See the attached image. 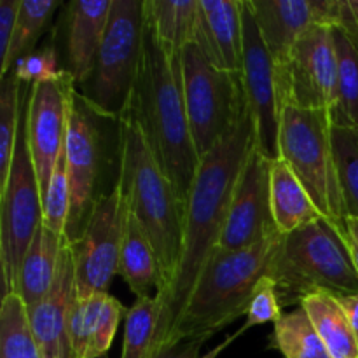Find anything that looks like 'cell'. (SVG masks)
<instances>
[{
  "label": "cell",
  "mask_w": 358,
  "mask_h": 358,
  "mask_svg": "<svg viewBox=\"0 0 358 358\" xmlns=\"http://www.w3.org/2000/svg\"><path fill=\"white\" fill-rule=\"evenodd\" d=\"M255 143V124L248 112L238 128L199 163L185 203L180 261L170 287L156 297L159 320L152 357L164 350L196 283L219 252L234 187Z\"/></svg>",
  "instance_id": "cell-1"
},
{
  "label": "cell",
  "mask_w": 358,
  "mask_h": 358,
  "mask_svg": "<svg viewBox=\"0 0 358 358\" xmlns=\"http://www.w3.org/2000/svg\"><path fill=\"white\" fill-rule=\"evenodd\" d=\"M126 107L135 112L154 157L187 203L201 159L185 108L182 55L166 51L147 21L138 76Z\"/></svg>",
  "instance_id": "cell-2"
},
{
  "label": "cell",
  "mask_w": 358,
  "mask_h": 358,
  "mask_svg": "<svg viewBox=\"0 0 358 358\" xmlns=\"http://www.w3.org/2000/svg\"><path fill=\"white\" fill-rule=\"evenodd\" d=\"M119 122V178L129 213L156 252L161 271L157 297L170 287L180 261L185 203L154 157L135 112L124 108Z\"/></svg>",
  "instance_id": "cell-3"
},
{
  "label": "cell",
  "mask_w": 358,
  "mask_h": 358,
  "mask_svg": "<svg viewBox=\"0 0 358 358\" xmlns=\"http://www.w3.org/2000/svg\"><path fill=\"white\" fill-rule=\"evenodd\" d=\"M283 234H275L254 247L217 252L196 283L166 346L187 339H208L220 329L247 315L252 296L280 247Z\"/></svg>",
  "instance_id": "cell-4"
},
{
  "label": "cell",
  "mask_w": 358,
  "mask_h": 358,
  "mask_svg": "<svg viewBox=\"0 0 358 358\" xmlns=\"http://www.w3.org/2000/svg\"><path fill=\"white\" fill-rule=\"evenodd\" d=\"M283 303H299L313 292L358 296V275L346 240L327 220L283 234L268 273Z\"/></svg>",
  "instance_id": "cell-5"
},
{
  "label": "cell",
  "mask_w": 358,
  "mask_h": 358,
  "mask_svg": "<svg viewBox=\"0 0 358 358\" xmlns=\"http://www.w3.org/2000/svg\"><path fill=\"white\" fill-rule=\"evenodd\" d=\"M278 159L285 161L315 206L346 240V208L332 147V117L325 110L283 107Z\"/></svg>",
  "instance_id": "cell-6"
},
{
  "label": "cell",
  "mask_w": 358,
  "mask_h": 358,
  "mask_svg": "<svg viewBox=\"0 0 358 358\" xmlns=\"http://www.w3.org/2000/svg\"><path fill=\"white\" fill-rule=\"evenodd\" d=\"M189 124L199 159L212 152L248 114L241 72L217 69L196 44L182 51Z\"/></svg>",
  "instance_id": "cell-7"
},
{
  "label": "cell",
  "mask_w": 358,
  "mask_h": 358,
  "mask_svg": "<svg viewBox=\"0 0 358 358\" xmlns=\"http://www.w3.org/2000/svg\"><path fill=\"white\" fill-rule=\"evenodd\" d=\"M143 2L112 0L107 28L91 77V103L107 119H119L138 76L143 45Z\"/></svg>",
  "instance_id": "cell-8"
},
{
  "label": "cell",
  "mask_w": 358,
  "mask_h": 358,
  "mask_svg": "<svg viewBox=\"0 0 358 358\" xmlns=\"http://www.w3.org/2000/svg\"><path fill=\"white\" fill-rule=\"evenodd\" d=\"M42 219L44 201L21 119L9 178L0 191V266L6 294L14 290L21 261Z\"/></svg>",
  "instance_id": "cell-9"
},
{
  "label": "cell",
  "mask_w": 358,
  "mask_h": 358,
  "mask_svg": "<svg viewBox=\"0 0 358 358\" xmlns=\"http://www.w3.org/2000/svg\"><path fill=\"white\" fill-rule=\"evenodd\" d=\"M100 114L86 94L73 90L70 96L69 124L65 138V161L70 185V213L66 240L76 241L83 234L94 205L100 199L98 180L103 163V135Z\"/></svg>",
  "instance_id": "cell-10"
},
{
  "label": "cell",
  "mask_w": 358,
  "mask_h": 358,
  "mask_svg": "<svg viewBox=\"0 0 358 358\" xmlns=\"http://www.w3.org/2000/svg\"><path fill=\"white\" fill-rule=\"evenodd\" d=\"M129 208L119 182L101 194L91 212L79 240L69 241L76 269V297L107 292L112 278L119 275L122 240Z\"/></svg>",
  "instance_id": "cell-11"
},
{
  "label": "cell",
  "mask_w": 358,
  "mask_h": 358,
  "mask_svg": "<svg viewBox=\"0 0 358 358\" xmlns=\"http://www.w3.org/2000/svg\"><path fill=\"white\" fill-rule=\"evenodd\" d=\"M283 107L334 112L338 107V56L332 27H315L276 65Z\"/></svg>",
  "instance_id": "cell-12"
},
{
  "label": "cell",
  "mask_w": 358,
  "mask_h": 358,
  "mask_svg": "<svg viewBox=\"0 0 358 358\" xmlns=\"http://www.w3.org/2000/svg\"><path fill=\"white\" fill-rule=\"evenodd\" d=\"M73 90L76 80L72 73L69 70H62L52 79L31 84L28 94L23 128L41 187L42 201L56 161L65 149L70 96Z\"/></svg>",
  "instance_id": "cell-13"
},
{
  "label": "cell",
  "mask_w": 358,
  "mask_h": 358,
  "mask_svg": "<svg viewBox=\"0 0 358 358\" xmlns=\"http://www.w3.org/2000/svg\"><path fill=\"white\" fill-rule=\"evenodd\" d=\"M243 77L248 112L255 124L257 147L268 159H278V133L283 105L276 63L261 37L248 0H243Z\"/></svg>",
  "instance_id": "cell-14"
},
{
  "label": "cell",
  "mask_w": 358,
  "mask_h": 358,
  "mask_svg": "<svg viewBox=\"0 0 358 358\" xmlns=\"http://www.w3.org/2000/svg\"><path fill=\"white\" fill-rule=\"evenodd\" d=\"M271 164L255 143L234 187L219 252L243 250L280 234L271 212Z\"/></svg>",
  "instance_id": "cell-15"
},
{
  "label": "cell",
  "mask_w": 358,
  "mask_h": 358,
  "mask_svg": "<svg viewBox=\"0 0 358 358\" xmlns=\"http://www.w3.org/2000/svg\"><path fill=\"white\" fill-rule=\"evenodd\" d=\"M248 6L276 65L311 28L339 23V0H248Z\"/></svg>",
  "instance_id": "cell-16"
},
{
  "label": "cell",
  "mask_w": 358,
  "mask_h": 358,
  "mask_svg": "<svg viewBox=\"0 0 358 358\" xmlns=\"http://www.w3.org/2000/svg\"><path fill=\"white\" fill-rule=\"evenodd\" d=\"M76 301V269L66 240L58 273L49 292L35 306L27 308L31 332L42 358H76L69 339V322Z\"/></svg>",
  "instance_id": "cell-17"
},
{
  "label": "cell",
  "mask_w": 358,
  "mask_h": 358,
  "mask_svg": "<svg viewBox=\"0 0 358 358\" xmlns=\"http://www.w3.org/2000/svg\"><path fill=\"white\" fill-rule=\"evenodd\" d=\"M194 44L217 69H243V0H199Z\"/></svg>",
  "instance_id": "cell-18"
},
{
  "label": "cell",
  "mask_w": 358,
  "mask_h": 358,
  "mask_svg": "<svg viewBox=\"0 0 358 358\" xmlns=\"http://www.w3.org/2000/svg\"><path fill=\"white\" fill-rule=\"evenodd\" d=\"M124 308L108 292L73 301L69 322V339L76 358L107 355L117 332Z\"/></svg>",
  "instance_id": "cell-19"
},
{
  "label": "cell",
  "mask_w": 358,
  "mask_h": 358,
  "mask_svg": "<svg viewBox=\"0 0 358 358\" xmlns=\"http://www.w3.org/2000/svg\"><path fill=\"white\" fill-rule=\"evenodd\" d=\"M110 7L112 0H76L70 3L66 58L76 84H86L93 77Z\"/></svg>",
  "instance_id": "cell-20"
},
{
  "label": "cell",
  "mask_w": 358,
  "mask_h": 358,
  "mask_svg": "<svg viewBox=\"0 0 358 358\" xmlns=\"http://www.w3.org/2000/svg\"><path fill=\"white\" fill-rule=\"evenodd\" d=\"M65 243L66 236L55 233L41 224L21 261L16 285L13 290L21 297L27 308L35 306L51 289Z\"/></svg>",
  "instance_id": "cell-21"
},
{
  "label": "cell",
  "mask_w": 358,
  "mask_h": 358,
  "mask_svg": "<svg viewBox=\"0 0 358 358\" xmlns=\"http://www.w3.org/2000/svg\"><path fill=\"white\" fill-rule=\"evenodd\" d=\"M313 322L331 358H358V339L341 299L331 292H313L299 301Z\"/></svg>",
  "instance_id": "cell-22"
},
{
  "label": "cell",
  "mask_w": 358,
  "mask_h": 358,
  "mask_svg": "<svg viewBox=\"0 0 358 358\" xmlns=\"http://www.w3.org/2000/svg\"><path fill=\"white\" fill-rule=\"evenodd\" d=\"M269 182H271V212L280 234H290L324 219L315 206L313 199L285 161H273Z\"/></svg>",
  "instance_id": "cell-23"
},
{
  "label": "cell",
  "mask_w": 358,
  "mask_h": 358,
  "mask_svg": "<svg viewBox=\"0 0 358 358\" xmlns=\"http://www.w3.org/2000/svg\"><path fill=\"white\" fill-rule=\"evenodd\" d=\"M199 0H145L143 16L166 51L182 55L194 44L199 28Z\"/></svg>",
  "instance_id": "cell-24"
},
{
  "label": "cell",
  "mask_w": 358,
  "mask_h": 358,
  "mask_svg": "<svg viewBox=\"0 0 358 358\" xmlns=\"http://www.w3.org/2000/svg\"><path fill=\"white\" fill-rule=\"evenodd\" d=\"M119 275L124 278L136 299L152 297L150 294L152 290L157 296L161 289V271L156 252L143 227L131 213L128 217L124 240H122Z\"/></svg>",
  "instance_id": "cell-25"
},
{
  "label": "cell",
  "mask_w": 358,
  "mask_h": 358,
  "mask_svg": "<svg viewBox=\"0 0 358 358\" xmlns=\"http://www.w3.org/2000/svg\"><path fill=\"white\" fill-rule=\"evenodd\" d=\"M336 56H338V107L332 112V126L358 128V41L332 27Z\"/></svg>",
  "instance_id": "cell-26"
},
{
  "label": "cell",
  "mask_w": 358,
  "mask_h": 358,
  "mask_svg": "<svg viewBox=\"0 0 358 358\" xmlns=\"http://www.w3.org/2000/svg\"><path fill=\"white\" fill-rule=\"evenodd\" d=\"M58 0H21L9 52L0 62V77H7L17 62L35 51V44L48 28Z\"/></svg>",
  "instance_id": "cell-27"
},
{
  "label": "cell",
  "mask_w": 358,
  "mask_h": 358,
  "mask_svg": "<svg viewBox=\"0 0 358 358\" xmlns=\"http://www.w3.org/2000/svg\"><path fill=\"white\" fill-rule=\"evenodd\" d=\"M273 345L285 358H331L313 322L301 306L275 322Z\"/></svg>",
  "instance_id": "cell-28"
},
{
  "label": "cell",
  "mask_w": 358,
  "mask_h": 358,
  "mask_svg": "<svg viewBox=\"0 0 358 358\" xmlns=\"http://www.w3.org/2000/svg\"><path fill=\"white\" fill-rule=\"evenodd\" d=\"M0 358H42L28 311L17 294H3L0 306Z\"/></svg>",
  "instance_id": "cell-29"
},
{
  "label": "cell",
  "mask_w": 358,
  "mask_h": 358,
  "mask_svg": "<svg viewBox=\"0 0 358 358\" xmlns=\"http://www.w3.org/2000/svg\"><path fill=\"white\" fill-rule=\"evenodd\" d=\"M159 306L156 296L140 297L126 313L121 358H152Z\"/></svg>",
  "instance_id": "cell-30"
},
{
  "label": "cell",
  "mask_w": 358,
  "mask_h": 358,
  "mask_svg": "<svg viewBox=\"0 0 358 358\" xmlns=\"http://www.w3.org/2000/svg\"><path fill=\"white\" fill-rule=\"evenodd\" d=\"M20 86L21 80L10 72L3 77L0 87V191L9 178L14 147L21 128Z\"/></svg>",
  "instance_id": "cell-31"
},
{
  "label": "cell",
  "mask_w": 358,
  "mask_h": 358,
  "mask_svg": "<svg viewBox=\"0 0 358 358\" xmlns=\"http://www.w3.org/2000/svg\"><path fill=\"white\" fill-rule=\"evenodd\" d=\"M332 147L346 215L358 219V128L332 126Z\"/></svg>",
  "instance_id": "cell-32"
},
{
  "label": "cell",
  "mask_w": 358,
  "mask_h": 358,
  "mask_svg": "<svg viewBox=\"0 0 358 358\" xmlns=\"http://www.w3.org/2000/svg\"><path fill=\"white\" fill-rule=\"evenodd\" d=\"M70 213V185L69 173H66L65 149L62 156L56 161L55 170H52L51 180H49L48 191L44 196V224L48 229L55 233L66 234V222H69Z\"/></svg>",
  "instance_id": "cell-33"
},
{
  "label": "cell",
  "mask_w": 358,
  "mask_h": 358,
  "mask_svg": "<svg viewBox=\"0 0 358 358\" xmlns=\"http://www.w3.org/2000/svg\"><path fill=\"white\" fill-rule=\"evenodd\" d=\"M282 308L283 304L280 301V292L275 280L269 278V276H264L257 283V287H255L250 306H248L247 311V324L241 329V332H245L250 327H255V325H264L268 322L275 324L283 315Z\"/></svg>",
  "instance_id": "cell-34"
},
{
  "label": "cell",
  "mask_w": 358,
  "mask_h": 358,
  "mask_svg": "<svg viewBox=\"0 0 358 358\" xmlns=\"http://www.w3.org/2000/svg\"><path fill=\"white\" fill-rule=\"evenodd\" d=\"M14 76L21 80V83H41V80L52 79L58 76L62 70L58 69V58L52 48L41 49V51H34L31 55L24 56L20 62L14 65L10 70Z\"/></svg>",
  "instance_id": "cell-35"
},
{
  "label": "cell",
  "mask_w": 358,
  "mask_h": 358,
  "mask_svg": "<svg viewBox=\"0 0 358 358\" xmlns=\"http://www.w3.org/2000/svg\"><path fill=\"white\" fill-rule=\"evenodd\" d=\"M21 0H2L0 2V62L9 52L13 41L14 28H16L17 13H20Z\"/></svg>",
  "instance_id": "cell-36"
},
{
  "label": "cell",
  "mask_w": 358,
  "mask_h": 358,
  "mask_svg": "<svg viewBox=\"0 0 358 358\" xmlns=\"http://www.w3.org/2000/svg\"><path fill=\"white\" fill-rule=\"evenodd\" d=\"M203 343H205V339H187V341H182L178 343V345L170 346V348H164L163 352L156 353L152 358H201ZM224 346H220L219 350H215L212 355H206L203 358H213L220 352V350L224 348Z\"/></svg>",
  "instance_id": "cell-37"
},
{
  "label": "cell",
  "mask_w": 358,
  "mask_h": 358,
  "mask_svg": "<svg viewBox=\"0 0 358 358\" xmlns=\"http://www.w3.org/2000/svg\"><path fill=\"white\" fill-rule=\"evenodd\" d=\"M338 27H341L358 41V0H339Z\"/></svg>",
  "instance_id": "cell-38"
},
{
  "label": "cell",
  "mask_w": 358,
  "mask_h": 358,
  "mask_svg": "<svg viewBox=\"0 0 358 358\" xmlns=\"http://www.w3.org/2000/svg\"><path fill=\"white\" fill-rule=\"evenodd\" d=\"M346 245H348L350 255H352L353 266L358 275V219L348 217L346 219Z\"/></svg>",
  "instance_id": "cell-39"
},
{
  "label": "cell",
  "mask_w": 358,
  "mask_h": 358,
  "mask_svg": "<svg viewBox=\"0 0 358 358\" xmlns=\"http://www.w3.org/2000/svg\"><path fill=\"white\" fill-rule=\"evenodd\" d=\"M343 303V306L346 308L348 311L350 318H352L353 329L357 332V339H358V296H352V297H339Z\"/></svg>",
  "instance_id": "cell-40"
},
{
  "label": "cell",
  "mask_w": 358,
  "mask_h": 358,
  "mask_svg": "<svg viewBox=\"0 0 358 358\" xmlns=\"http://www.w3.org/2000/svg\"><path fill=\"white\" fill-rule=\"evenodd\" d=\"M93 358H107V355H101V357H93Z\"/></svg>",
  "instance_id": "cell-41"
}]
</instances>
